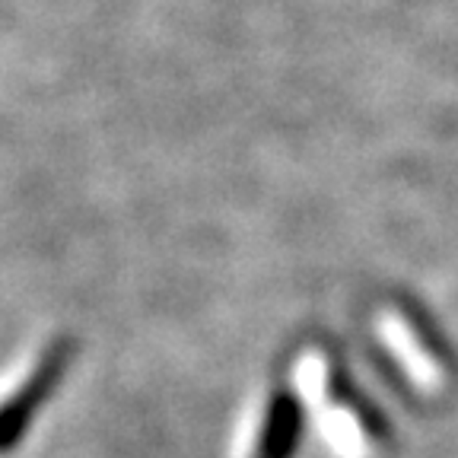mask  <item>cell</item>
I'll list each match as a JSON object with an SVG mask.
<instances>
[{
  "instance_id": "cell-1",
  "label": "cell",
  "mask_w": 458,
  "mask_h": 458,
  "mask_svg": "<svg viewBox=\"0 0 458 458\" xmlns=\"http://www.w3.org/2000/svg\"><path fill=\"white\" fill-rule=\"evenodd\" d=\"M386 337H388V344H392L394 351L401 353V360H404V366L411 369V376H414V379H420V386H437V369H429L427 360L414 351V344H411L408 331L398 328V325H388Z\"/></svg>"
}]
</instances>
